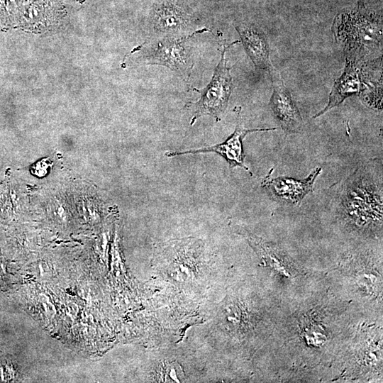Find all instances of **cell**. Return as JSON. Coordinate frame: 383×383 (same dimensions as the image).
Masks as SVG:
<instances>
[{"label": "cell", "mask_w": 383, "mask_h": 383, "mask_svg": "<svg viewBox=\"0 0 383 383\" xmlns=\"http://www.w3.org/2000/svg\"><path fill=\"white\" fill-rule=\"evenodd\" d=\"M380 163L379 160H372L361 165L344 183L340 198L341 213L345 219L359 226L382 225Z\"/></svg>", "instance_id": "obj_1"}, {"label": "cell", "mask_w": 383, "mask_h": 383, "mask_svg": "<svg viewBox=\"0 0 383 383\" xmlns=\"http://www.w3.org/2000/svg\"><path fill=\"white\" fill-rule=\"evenodd\" d=\"M332 30L345 59L365 63L382 60V23L379 16L364 7L339 14Z\"/></svg>", "instance_id": "obj_2"}, {"label": "cell", "mask_w": 383, "mask_h": 383, "mask_svg": "<svg viewBox=\"0 0 383 383\" xmlns=\"http://www.w3.org/2000/svg\"><path fill=\"white\" fill-rule=\"evenodd\" d=\"M210 32L202 28L185 35H165L146 40L131 52H140L145 65H161L170 69L187 82L194 67V48L192 40L199 34Z\"/></svg>", "instance_id": "obj_3"}, {"label": "cell", "mask_w": 383, "mask_h": 383, "mask_svg": "<svg viewBox=\"0 0 383 383\" xmlns=\"http://www.w3.org/2000/svg\"><path fill=\"white\" fill-rule=\"evenodd\" d=\"M374 62L358 63L345 59L343 72L334 81L327 105L313 118L319 117L338 106L346 98L355 95L361 96L369 105L376 107L373 99L382 101V79L374 81L369 77V70Z\"/></svg>", "instance_id": "obj_4"}, {"label": "cell", "mask_w": 383, "mask_h": 383, "mask_svg": "<svg viewBox=\"0 0 383 383\" xmlns=\"http://www.w3.org/2000/svg\"><path fill=\"white\" fill-rule=\"evenodd\" d=\"M239 42L240 40H235L229 44L224 43L220 61L213 70L210 82L202 89L192 88V90L200 94V98L196 103L189 102L185 105L194 106L191 126L203 116H210L217 122L221 121V116L228 106L233 89V78L230 73L231 67L227 65L226 54L231 46Z\"/></svg>", "instance_id": "obj_5"}, {"label": "cell", "mask_w": 383, "mask_h": 383, "mask_svg": "<svg viewBox=\"0 0 383 383\" xmlns=\"http://www.w3.org/2000/svg\"><path fill=\"white\" fill-rule=\"evenodd\" d=\"M268 73L273 87L269 104L275 119L286 134L300 133L304 121L295 101L277 70L272 67Z\"/></svg>", "instance_id": "obj_6"}, {"label": "cell", "mask_w": 383, "mask_h": 383, "mask_svg": "<svg viewBox=\"0 0 383 383\" xmlns=\"http://www.w3.org/2000/svg\"><path fill=\"white\" fill-rule=\"evenodd\" d=\"M235 109H237L235 111L237 113V121L235 131L224 142L212 146L199 149L167 151L165 153V155L168 157H172L174 156L187 154L216 152L226 160L231 168L240 167L252 175V173L250 172L249 168L245 165V155L243 145V139L248 133L259 131H274L277 130V128L252 129L245 128L240 123V112L241 108L236 107Z\"/></svg>", "instance_id": "obj_7"}, {"label": "cell", "mask_w": 383, "mask_h": 383, "mask_svg": "<svg viewBox=\"0 0 383 383\" xmlns=\"http://www.w3.org/2000/svg\"><path fill=\"white\" fill-rule=\"evenodd\" d=\"M194 22L181 0H155L150 13V31L160 35H179Z\"/></svg>", "instance_id": "obj_8"}, {"label": "cell", "mask_w": 383, "mask_h": 383, "mask_svg": "<svg viewBox=\"0 0 383 383\" xmlns=\"http://www.w3.org/2000/svg\"><path fill=\"white\" fill-rule=\"evenodd\" d=\"M274 168L262 178L261 186L270 196L278 202L296 206L313 190V185L322 168L317 167L305 179H296L289 177H272Z\"/></svg>", "instance_id": "obj_9"}, {"label": "cell", "mask_w": 383, "mask_h": 383, "mask_svg": "<svg viewBox=\"0 0 383 383\" xmlns=\"http://www.w3.org/2000/svg\"><path fill=\"white\" fill-rule=\"evenodd\" d=\"M244 49L256 68L269 72L272 67L270 47L264 32L254 25L235 26Z\"/></svg>", "instance_id": "obj_10"}, {"label": "cell", "mask_w": 383, "mask_h": 383, "mask_svg": "<svg viewBox=\"0 0 383 383\" xmlns=\"http://www.w3.org/2000/svg\"><path fill=\"white\" fill-rule=\"evenodd\" d=\"M246 239L266 265L284 274L292 275L296 271L293 263L278 247L260 238L248 235Z\"/></svg>", "instance_id": "obj_11"}, {"label": "cell", "mask_w": 383, "mask_h": 383, "mask_svg": "<svg viewBox=\"0 0 383 383\" xmlns=\"http://www.w3.org/2000/svg\"><path fill=\"white\" fill-rule=\"evenodd\" d=\"M165 376L171 382H180L183 379V372L179 365L172 362L165 368Z\"/></svg>", "instance_id": "obj_12"}, {"label": "cell", "mask_w": 383, "mask_h": 383, "mask_svg": "<svg viewBox=\"0 0 383 383\" xmlns=\"http://www.w3.org/2000/svg\"><path fill=\"white\" fill-rule=\"evenodd\" d=\"M50 166L51 162L48 159H43L32 167V172L38 177H43L48 172Z\"/></svg>", "instance_id": "obj_13"}, {"label": "cell", "mask_w": 383, "mask_h": 383, "mask_svg": "<svg viewBox=\"0 0 383 383\" xmlns=\"http://www.w3.org/2000/svg\"><path fill=\"white\" fill-rule=\"evenodd\" d=\"M364 1H365V0H358V6H359V8L364 7Z\"/></svg>", "instance_id": "obj_14"}]
</instances>
